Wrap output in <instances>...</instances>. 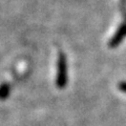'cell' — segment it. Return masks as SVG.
I'll use <instances>...</instances> for the list:
<instances>
[{
  "mask_svg": "<svg viewBox=\"0 0 126 126\" xmlns=\"http://www.w3.org/2000/svg\"><path fill=\"white\" fill-rule=\"evenodd\" d=\"M67 83V64L66 58L63 54L58 56L57 62V77H56V85L59 88H64Z\"/></svg>",
  "mask_w": 126,
  "mask_h": 126,
  "instance_id": "6da1fadb",
  "label": "cell"
},
{
  "mask_svg": "<svg viewBox=\"0 0 126 126\" xmlns=\"http://www.w3.org/2000/svg\"><path fill=\"white\" fill-rule=\"evenodd\" d=\"M119 88H120L123 93L126 94V82H121V83L119 84Z\"/></svg>",
  "mask_w": 126,
  "mask_h": 126,
  "instance_id": "277c9868",
  "label": "cell"
},
{
  "mask_svg": "<svg viewBox=\"0 0 126 126\" xmlns=\"http://www.w3.org/2000/svg\"><path fill=\"white\" fill-rule=\"evenodd\" d=\"M10 84L7 83H3L1 86H0V99L4 100L9 97L10 94Z\"/></svg>",
  "mask_w": 126,
  "mask_h": 126,
  "instance_id": "3957f363",
  "label": "cell"
},
{
  "mask_svg": "<svg viewBox=\"0 0 126 126\" xmlns=\"http://www.w3.org/2000/svg\"><path fill=\"white\" fill-rule=\"evenodd\" d=\"M125 37H126V23H123L120 26V29L117 31V33L113 35V37L111 38V40L109 42V45L111 47L118 46Z\"/></svg>",
  "mask_w": 126,
  "mask_h": 126,
  "instance_id": "7a4b0ae2",
  "label": "cell"
}]
</instances>
